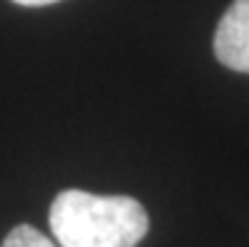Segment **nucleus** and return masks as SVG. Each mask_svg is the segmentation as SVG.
I'll list each match as a JSON object with an SVG mask.
<instances>
[{
  "mask_svg": "<svg viewBox=\"0 0 249 247\" xmlns=\"http://www.w3.org/2000/svg\"><path fill=\"white\" fill-rule=\"evenodd\" d=\"M214 56L222 66L249 74V0H231L216 25Z\"/></svg>",
  "mask_w": 249,
  "mask_h": 247,
  "instance_id": "obj_2",
  "label": "nucleus"
},
{
  "mask_svg": "<svg viewBox=\"0 0 249 247\" xmlns=\"http://www.w3.org/2000/svg\"><path fill=\"white\" fill-rule=\"evenodd\" d=\"M18 5H28V8H38V5H51V3H58V0H13Z\"/></svg>",
  "mask_w": 249,
  "mask_h": 247,
  "instance_id": "obj_4",
  "label": "nucleus"
},
{
  "mask_svg": "<svg viewBox=\"0 0 249 247\" xmlns=\"http://www.w3.org/2000/svg\"><path fill=\"white\" fill-rule=\"evenodd\" d=\"M0 247H55L43 232H38L31 225H18L10 229V235L3 240Z\"/></svg>",
  "mask_w": 249,
  "mask_h": 247,
  "instance_id": "obj_3",
  "label": "nucleus"
},
{
  "mask_svg": "<svg viewBox=\"0 0 249 247\" xmlns=\"http://www.w3.org/2000/svg\"><path fill=\"white\" fill-rule=\"evenodd\" d=\"M61 247H136L149 232V214L134 197L63 190L48 214Z\"/></svg>",
  "mask_w": 249,
  "mask_h": 247,
  "instance_id": "obj_1",
  "label": "nucleus"
}]
</instances>
